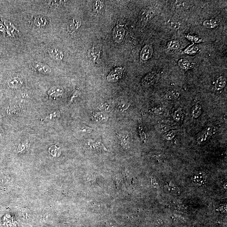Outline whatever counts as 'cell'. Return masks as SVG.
<instances>
[{
    "instance_id": "obj_1",
    "label": "cell",
    "mask_w": 227,
    "mask_h": 227,
    "mask_svg": "<svg viewBox=\"0 0 227 227\" xmlns=\"http://www.w3.org/2000/svg\"><path fill=\"white\" fill-rule=\"evenodd\" d=\"M213 133L214 129L212 127H209L206 128L200 133L197 136L196 141L198 143L201 145L206 143L212 136Z\"/></svg>"
},
{
    "instance_id": "obj_2",
    "label": "cell",
    "mask_w": 227,
    "mask_h": 227,
    "mask_svg": "<svg viewBox=\"0 0 227 227\" xmlns=\"http://www.w3.org/2000/svg\"><path fill=\"white\" fill-rule=\"evenodd\" d=\"M123 71V68L120 67L115 68L109 73L107 77V80L111 83L117 82L122 78Z\"/></svg>"
},
{
    "instance_id": "obj_3",
    "label": "cell",
    "mask_w": 227,
    "mask_h": 227,
    "mask_svg": "<svg viewBox=\"0 0 227 227\" xmlns=\"http://www.w3.org/2000/svg\"><path fill=\"white\" fill-rule=\"evenodd\" d=\"M86 144L89 145L91 149L99 152H104L108 151L104 145L99 141H94L91 139H87L85 141Z\"/></svg>"
},
{
    "instance_id": "obj_4",
    "label": "cell",
    "mask_w": 227,
    "mask_h": 227,
    "mask_svg": "<svg viewBox=\"0 0 227 227\" xmlns=\"http://www.w3.org/2000/svg\"><path fill=\"white\" fill-rule=\"evenodd\" d=\"M155 11L153 9L145 8L141 11L139 19L142 22H147L155 16Z\"/></svg>"
},
{
    "instance_id": "obj_5",
    "label": "cell",
    "mask_w": 227,
    "mask_h": 227,
    "mask_svg": "<svg viewBox=\"0 0 227 227\" xmlns=\"http://www.w3.org/2000/svg\"><path fill=\"white\" fill-rule=\"evenodd\" d=\"M157 77V74L155 72H153L147 74L142 79V85L143 86L148 87L152 85L155 83Z\"/></svg>"
},
{
    "instance_id": "obj_6",
    "label": "cell",
    "mask_w": 227,
    "mask_h": 227,
    "mask_svg": "<svg viewBox=\"0 0 227 227\" xmlns=\"http://www.w3.org/2000/svg\"><path fill=\"white\" fill-rule=\"evenodd\" d=\"M33 69L35 71L43 74H48L51 72V69L49 66L43 63L36 62L34 63Z\"/></svg>"
},
{
    "instance_id": "obj_7",
    "label": "cell",
    "mask_w": 227,
    "mask_h": 227,
    "mask_svg": "<svg viewBox=\"0 0 227 227\" xmlns=\"http://www.w3.org/2000/svg\"><path fill=\"white\" fill-rule=\"evenodd\" d=\"M116 135L120 142L121 146L124 148H127L130 143V134L128 131H123L118 133Z\"/></svg>"
},
{
    "instance_id": "obj_8",
    "label": "cell",
    "mask_w": 227,
    "mask_h": 227,
    "mask_svg": "<svg viewBox=\"0 0 227 227\" xmlns=\"http://www.w3.org/2000/svg\"><path fill=\"white\" fill-rule=\"evenodd\" d=\"M153 53V49L151 45H146L142 49L140 53V57L143 60L146 61L149 59Z\"/></svg>"
},
{
    "instance_id": "obj_9",
    "label": "cell",
    "mask_w": 227,
    "mask_h": 227,
    "mask_svg": "<svg viewBox=\"0 0 227 227\" xmlns=\"http://www.w3.org/2000/svg\"><path fill=\"white\" fill-rule=\"evenodd\" d=\"M91 118L92 120L97 123H103L107 121L109 116L105 111H102L93 113Z\"/></svg>"
},
{
    "instance_id": "obj_10",
    "label": "cell",
    "mask_w": 227,
    "mask_h": 227,
    "mask_svg": "<svg viewBox=\"0 0 227 227\" xmlns=\"http://www.w3.org/2000/svg\"><path fill=\"white\" fill-rule=\"evenodd\" d=\"M49 53L53 59L57 61L62 60L63 59V52L60 49L56 48H52L49 49Z\"/></svg>"
},
{
    "instance_id": "obj_11",
    "label": "cell",
    "mask_w": 227,
    "mask_h": 227,
    "mask_svg": "<svg viewBox=\"0 0 227 227\" xmlns=\"http://www.w3.org/2000/svg\"><path fill=\"white\" fill-rule=\"evenodd\" d=\"M81 21L77 18H74L68 23L67 29L69 33H73L78 29L81 25Z\"/></svg>"
},
{
    "instance_id": "obj_12",
    "label": "cell",
    "mask_w": 227,
    "mask_h": 227,
    "mask_svg": "<svg viewBox=\"0 0 227 227\" xmlns=\"http://www.w3.org/2000/svg\"><path fill=\"white\" fill-rule=\"evenodd\" d=\"M226 78L224 76H220L218 77L215 81V90L219 91L223 90L226 84Z\"/></svg>"
},
{
    "instance_id": "obj_13",
    "label": "cell",
    "mask_w": 227,
    "mask_h": 227,
    "mask_svg": "<svg viewBox=\"0 0 227 227\" xmlns=\"http://www.w3.org/2000/svg\"><path fill=\"white\" fill-rule=\"evenodd\" d=\"M63 93V89L60 86H56L52 88L48 91V94L51 97H58L62 96Z\"/></svg>"
},
{
    "instance_id": "obj_14",
    "label": "cell",
    "mask_w": 227,
    "mask_h": 227,
    "mask_svg": "<svg viewBox=\"0 0 227 227\" xmlns=\"http://www.w3.org/2000/svg\"><path fill=\"white\" fill-rule=\"evenodd\" d=\"M202 107L199 103H196L191 108V115L194 118L199 117L202 115Z\"/></svg>"
},
{
    "instance_id": "obj_15",
    "label": "cell",
    "mask_w": 227,
    "mask_h": 227,
    "mask_svg": "<svg viewBox=\"0 0 227 227\" xmlns=\"http://www.w3.org/2000/svg\"><path fill=\"white\" fill-rule=\"evenodd\" d=\"M180 95V92L178 90L173 89L167 92L165 95V97L167 99L169 100H174L178 98Z\"/></svg>"
},
{
    "instance_id": "obj_16",
    "label": "cell",
    "mask_w": 227,
    "mask_h": 227,
    "mask_svg": "<svg viewBox=\"0 0 227 227\" xmlns=\"http://www.w3.org/2000/svg\"><path fill=\"white\" fill-rule=\"evenodd\" d=\"M202 172H198L194 174L192 180L195 184L201 185L205 181V178Z\"/></svg>"
},
{
    "instance_id": "obj_17",
    "label": "cell",
    "mask_w": 227,
    "mask_h": 227,
    "mask_svg": "<svg viewBox=\"0 0 227 227\" xmlns=\"http://www.w3.org/2000/svg\"><path fill=\"white\" fill-rule=\"evenodd\" d=\"M172 116L174 120L176 122H181L183 120V116H184V113H183V109L181 108H177L173 113Z\"/></svg>"
},
{
    "instance_id": "obj_18",
    "label": "cell",
    "mask_w": 227,
    "mask_h": 227,
    "mask_svg": "<svg viewBox=\"0 0 227 227\" xmlns=\"http://www.w3.org/2000/svg\"><path fill=\"white\" fill-rule=\"evenodd\" d=\"M23 84V81L19 77H15L9 80L8 85L11 88L16 89L20 87Z\"/></svg>"
},
{
    "instance_id": "obj_19",
    "label": "cell",
    "mask_w": 227,
    "mask_h": 227,
    "mask_svg": "<svg viewBox=\"0 0 227 227\" xmlns=\"http://www.w3.org/2000/svg\"><path fill=\"white\" fill-rule=\"evenodd\" d=\"M49 152L52 157L56 158L61 155V150L59 147L56 146H53L49 148Z\"/></svg>"
},
{
    "instance_id": "obj_20",
    "label": "cell",
    "mask_w": 227,
    "mask_h": 227,
    "mask_svg": "<svg viewBox=\"0 0 227 227\" xmlns=\"http://www.w3.org/2000/svg\"><path fill=\"white\" fill-rule=\"evenodd\" d=\"M203 26L209 29H212L216 28L218 25V22L214 20H206L203 21Z\"/></svg>"
},
{
    "instance_id": "obj_21",
    "label": "cell",
    "mask_w": 227,
    "mask_h": 227,
    "mask_svg": "<svg viewBox=\"0 0 227 227\" xmlns=\"http://www.w3.org/2000/svg\"><path fill=\"white\" fill-rule=\"evenodd\" d=\"M60 112L59 111H56L52 113L51 114H49V115L46 116V117L42 119L41 121L46 122V121L53 120H55L59 118L60 116Z\"/></svg>"
},
{
    "instance_id": "obj_22",
    "label": "cell",
    "mask_w": 227,
    "mask_h": 227,
    "mask_svg": "<svg viewBox=\"0 0 227 227\" xmlns=\"http://www.w3.org/2000/svg\"><path fill=\"white\" fill-rule=\"evenodd\" d=\"M178 130H170L163 134V137L167 141H171L175 138Z\"/></svg>"
},
{
    "instance_id": "obj_23",
    "label": "cell",
    "mask_w": 227,
    "mask_h": 227,
    "mask_svg": "<svg viewBox=\"0 0 227 227\" xmlns=\"http://www.w3.org/2000/svg\"><path fill=\"white\" fill-rule=\"evenodd\" d=\"M178 65L181 69L184 70H187L190 68V66L189 61L188 59H180L179 61Z\"/></svg>"
},
{
    "instance_id": "obj_24",
    "label": "cell",
    "mask_w": 227,
    "mask_h": 227,
    "mask_svg": "<svg viewBox=\"0 0 227 227\" xmlns=\"http://www.w3.org/2000/svg\"><path fill=\"white\" fill-rule=\"evenodd\" d=\"M172 127L170 126V125L168 124L162 123V124H159L157 127L158 131L161 133L164 134L167 132L172 130Z\"/></svg>"
},
{
    "instance_id": "obj_25",
    "label": "cell",
    "mask_w": 227,
    "mask_h": 227,
    "mask_svg": "<svg viewBox=\"0 0 227 227\" xmlns=\"http://www.w3.org/2000/svg\"><path fill=\"white\" fill-rule=\"evenodd\" d=\"M168 46L169 49L172 50H176L180 47L181 44L178 41L172 40L168 42Z\"/></svg>"
},
{
    "instance_id": "obj_26",
    "label": "cell",
    "mask_w": 227,
    "mask_h": 227,
    "mask_svg": "<svg viewBox=\"0 0 227 227\" xmlns=\"http://www.w3.org/2000/svg\"><path fill=\"white\" fill-rule=\"evenodd\" d=\"M46 23V20L44 17L39 16L35 19V24L38 27H43Z\"/></svg>"
},
{
    "instance_id": "obj_27",
    "label": "cell",
    "mask_w": 227,
    "mask_h": 227,
    "mask_svg": "<svg viewBox=\"0 0 227 227\" xmlns=\"http://www.w3.org/2000/svg\"><path fill=\"white\" fill-rule=\"evenodd\" d=\"M94 9L97 13H100L103 10V2L100 1H96L94 3Z\"/></svg>"
},
{
    "instance_id": "obj_28",
    "label": "cell",
    "mask_w": 227,
    "mask_h": 227,
    "mask_svg": "<svg viewBox=\"0 0 227 227\" xmlns=\"http://www.w3.org/2000/svg\"><path fill=\"white\" fill-rule=\"evenodd\" d=\"M149 111L151 113L159 115L162 114L163 112V109L160 107H155L151 108Z\"/></svg>"
},
{
    "instance_id": "obj_29",
    "label": "cell",
    "mask_w": 227,
    "mask_h": 227,
    "mask_svg": "<svg viewBox=\"0 0 227 227\" xmlns=\"http://www.w3.org/2000/svg\"><path fill=\"white\" fill-rule=\"evenodd\" d=\"M138 132L140 136L141 140L143 142H146L147 138L146 133L144 129H143V127L141 126H139V127Z\"/></svg>"
},
{
    "instance_id": "obj_30",
    "label": "cell",
    "mask_w": 227,
    "mask_h": 227,
    "mask_svg": "<svg viewBox=\"0 0 227 227\" xmlns=\"http://www.w3.org/2000/svg\"><path fill=\"white\" fill-rule=\"evenodd\" d=\"M164 188L170 192L176 193L177 191V188L172 183H167L164 186Z\"/></svg>"
},
{
    "instance_id": "obj_31",
    "label": "cell",
    "mask_w": 227,
    "mask_h": 227,
    "mask_svg": "<svg viewBox=\"0 0 227 227\" xmlns=\"http://www.w3.org/2000/svg\"><path fill=\"white\" fill-rule=\"evenodd\" d=\"M114 33V36H113V37L114 36H117V35L119 34V35L117 36V37H115L116 38H117V40H118V38H123V35H124V30H123V29H120V28H117V29H116V30H114V33Z\"/></svg>"
},
{
    "instance_id": "obj_32",
    "label": "cell",
    "mask_w": 227,
    "mask_h": 227,
    "mask_svg": "<svg viewBox=\"0 0 227 227\" xmlns=\"http://www.w3.org/2000/svg\"><path fill=\"white\" fill-rule=\"evenodd\" d=\"M130 103H124V102H122V103H120L118 105V108L120 109V111L122 112L125 111L128 109V108L130 106Z\"/></svg>"
},
{
    "instance_id": "obj_33",
    "label": "cell",
    "mask_w": 227,
    "mask_h": 227,
    "mask_svg": "<svg viewBox=\"0 0 227 227\" xmlns=\"http://www.w3.org/2000/svg\"><path fill=\"white\" fill-rule=\"evenodd\" d=\"M93 129L87 126L83 125L80 128V131L84 133H90L92 131Z\"/></svg>"
},
{
    "instance_id": "obj_34",
    "label": "cell",
    "mask_w": 227,
    "mask_h": 227,
    "mask_svg": "<svg viewBox=\"0 0 227 227\" xmlns=\"http://www.w3.org/2000/svg\"><path fill=\"white\" fill-rule=\"evenodd\" d=\"M97 107L102 111L105 112L106 111L109 109V105L107 103H102L99 105Z\"/></svg>"
},
{
    "instance_id": "obj_35",
    "label": "cell",
    "mask_w": 227,
    "mask_h": 227,
    "mask_svg": "<svg viewBox=\"0 0 227 227\" xmlns=\"http://www.w3.org/2000/svg\"><path fill=\"white\" fill-rule=\"evenodd\" d=\"M79 92L78 90H76L74 92V94H73L71 98H70V102H72L74 99L78 97L79 95Z\"/></svg>"
},
{
    "instance_id": "obj_36",
    "label": "cell",
    "mask_w": 227,
    "mask_h": 227,
    "mask_svg": "<svg viewBox=\"0 0 227 227\" xmlns=\"http://www.w3.org/2000/svg\"><path fill=\"white\" fill-rule=\"evenodd\" d=\"M151 183H152V186L155 188H157L158 187V183L156 182V180L154 177L151 178Z\"/></svg>"
},
{
    "instance_id": "obj_37",
    "label": "cell",
    "mask_w": 227,
    "mask_h": 227,
    "mask_svg": "<svg viewBox=\"0 0 227 227\" xmlns=\"http://www.w3.org/2000/svg\"><path fill=\"white\" fill-rule=\"evenodd\" d=\"M25 149V146L24 143H20L19 146H18V152H20Z\"/></svg>"
},
{
    "instance_id": "obj_38",
    "label": "cell",
    "mask_w": 227,
    "mask_h": 227,
    "mask_svg": "<svg viewBox=\"0 0 227 227\" xmlns=\"http://www.w3.org/2000/svg\"><path fill=\"white\" fill-rule=\"evenodd\" d=\"M171 25L172 28H175V29H178V28H179L180 26L177 23H173V24H171Z\"/></svg>"
},
{
    "instance_id": "obj_39",
    "label": "cell",
    "mask_w": 227,
    "mask_h": 227,
    "mask_svg": "<svg viewBox=\"0 0 227 227\" xmlns=\"http://www.w3.org/2000/svg\"><path fill=\"white\" fill-rule=\"evenodd\" d=\"M3 129L0 128V138H3Z\"/></svg>"
}]
</instances>
